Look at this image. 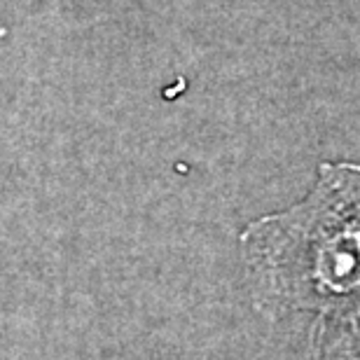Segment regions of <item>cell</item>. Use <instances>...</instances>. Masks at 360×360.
I'll return each instance as SVG.
<instances>
[{"label": "cell", "instance_id": "1", "mask_svg": "<svg viewBox=\"0 0 360 360\" xmlns=\"http://www.w3.org/2000/svg\"><path fill=\"white\" fill-rule=\"evenodd\" d=\"M253 309L307 326L360 307V164L326 162L297 204L239 236Z\"/></svg>", "mask_w": 360, "mask_h": 360}, {"label": "cell", "instance_id": "2", "mask_svg": "<svg viewBox=\"0 0 360 360\" xmlns=\"http://www.w3.org/2000/svg\"><path fill=\"white\" fill-rule=\"evenodd\" d=\"M314 360H360V307L307 326Z\"/></svg>", "mask_w": 360, "mask_h": 360}]
</instances>
